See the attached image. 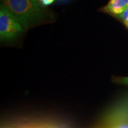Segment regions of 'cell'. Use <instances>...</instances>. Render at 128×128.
Wrapping results in <instances>:
<instances>
[{
  "label": "cell",
  "instance_id": "cell-1",
  "mask_svg": "<svg viewBox=\"0 0 128 128\" xmlns=\"http://www.w3.org/2000/svg\"><path fill=\"white\" fill-rule=\"evenodd\" d=\"M1 5L25 30L54 18L39 0H2Z\"/></svg>",
  "mask_w": 128,
  "mask_h": 128
},
{
  "label": "cell",
  "instance_id": "cell-2",
  "mask_svg": "<svg viewBox=\"0 0 128 128\" xmlns=\"http://www.w3.org/2000/svg\"><path fill=\"white\" fill-rule=\"evenodd\" d=\"M101 124L102 128H114L128 124V92L108 108Z\"/></svg>",
  "mask_w": 128,
  "mask_h": 128
},
{
  "label": "cell",
  "instance_id": "cell-3",
  "mask_svg": "<svg viewBox=\"0 0 128 128\" xmlns=\"http://www.w3.org/2000/svg\"><path fill=\"white\" fill-rule=\"evenodd\" d=\"M22 26L2 5L0 8V38L1 41L12 40L24 31Z\"/></svg>",
  "mask_w": 128,
  "mask_h": 128
},
{
  "label": "cell",
  "instance_id": "cell-4",
  "mask_svg": "<svg viewBox=\"0 0 128 128\" xmlns=\"http://www.w3.org/2000/svg\"><path fill=\"white\" fill-rule=\"evenodd\" d=\"M128 7V0H110L108 4L104 8V10L117 16L123 13Z\"/></svg>",
  "mask_w": 128,
  "mask_h": 128
},
{
  "label": "cell",
  "instance_id": "cell-5",
  "mask_svg": "<svg viewBox=\"0 0 128 128\" xmlns=\"http://www.w3.org/2000/svg\"><path fill=\"white\" fill-rule=\"evenodd\" d=\"M12 128H61L54 125L44 124H27L17 126Z\"/></svg>",
  "mask_w": 128,
  "mask_h": 128
},
{
  "label": "cell",
  "instance_id": "cell-6",
  "mask_svg": "<svg viewBox=\"0 0 128 128\" xmlns=\"http://www.w3.org/2000/svg\"><path fill=\"white\" fill-rule=\"evenodd\" d=\"M116 17L122 21L124 24V25L128 28V7L123 13L117 16Z\"/></svg>",
  "mask_w": 128,
  "mask_h": 128
},
{
  "label": "cell",
  "instance_id": "cell-7",
  "mask_svg": "<svg viewBox=\"0 0 128 128\" xmlns=\"http://www.w3.org/2000/svg\"><path fill=\"white\" fill-rule=\"evenodd\" d=\"M114 81L118 84L128 86V76H126V77H118L115 78Z\"/></svg>",
  "mask_w": 128,
  "mask_h": 128
},
{
  "label": "cell",
  "instance_id": "cell-8",
  "mask_svg": "<svg viewBox=\"0 0 128 128\" xmlns=\"http://www.w3.org/2000/svg\"><path fill=\"white\" fill-rule=\"evenodd\" d=\"M39 1L44 6H48L54 3L55 0H39Z\"/></svg>",
  "mask_w": 128,
  "mask_h": 128
},
{
  "label": "cell",
  "instance_id": "cell-9",
  "mask_svg": "<svg viewBox=\"0 0 128 128\" xmlns=\"http://www.w3.org/2000/svg\"><path fill=\"white\" fill-rule=\"evenodd\" d=\"M71 1H72V0H57L58 2L60 3V4H62L70 2Z\"/></svg>",
  "mask_w": 128,
  "mask_h": 128
}]
</instances>
